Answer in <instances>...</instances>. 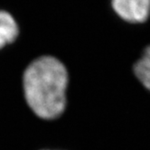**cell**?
I'll list each match as a JSON object with an SVG mask.
<instances>
[{
	"label": "cell",
	"instance_id": "2",
	"mask_svg": "<svg viewBox=\"0 0 150 150\" xmlns=\"http://www.w3.org/2000/svg\"><path fill=\"white\" fill-rule=\"evenodd\" d=\"M115 13L129 23H144L148 18L150 0H111Z\"/></svg>",
	"mask_w": 150,
	"mask_h": 150
},
{
	"label": "cell",
	"instance_id": "3",
	"mask_svg": "<svg viewBox=\"0 0 150 150\" xmlns=\"http://www.w3.org/2000/svg\"><path fill=\"white\" fill-rule=\"evenodd\" d=\"M19 33L15 18L6 11L0 10V49L12 44Z\"/></svg>",
	"mask_w": 150,
	"mask_h": 150
},
{
	"label": "cell",
	"instance_id": "4",
	"mask_svg": "<svg viewBox=\"0 0 150 150\" xmlns=\"http://www.w3.org/2000/svg\"><path fill=\"white\" fill-rule=\"evenodd\" d=\"M150 51L149 47L145 50L144 55L139 59L134 65V72L138 81L146 89H149L150 85Z\"/></svg>",
	"mask_w": 150,
	"mask_h": 150
},
{
	"label": "cell",
	"instance_id": "1",
	"mask_svg": "<svg viewBox=\"0 0 150 150\" xmlns=\"http://www.w3.org/2000/svg\"><path fill=\"white\" fill-rule=\"evenodd\" d=\"M68 71L53 56H41L32 62L23 76L25 100L41 119L54 120L66 107Z\"/></svg>",
	"mask_w": 150,
	"mask_h": 150
}]
</instances>
